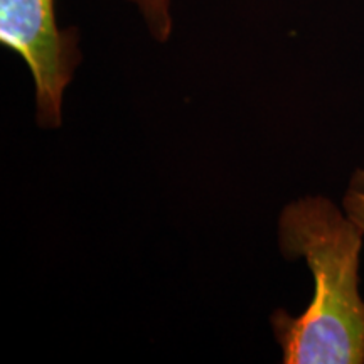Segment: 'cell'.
Listing matches in <instances>:
<instances>
[{"instance_id": "cell-1", "label": "cell", "mask_w": 364, "mask_h": 364, "mask_svg": "<svg viewBox=\"0 0 364 364\" xmlns=\"http://www.w3.org/2000/svg\"><path fill=\"white\" fill-rule=\"evenodd\" d=\"M364 233L324 196H304L279 218V245L307 263L314 295L306 311H277L272 329L285 364H363L364 297L359 287Z\"/></svg>"}, {"instance_id": "cell-3", "label": "cell", "mask_w": 364, "mask_h": 364, "mask_svg": "<svg viewBox=\"0 0 364 364\" xmlns=\"http://www.w3.org/2000/svg\"><path fill=\"white\" fill-rule=\"evenodd\" d=\"M139 9L140 16L147 24L150 36L157 43H166L171 38L172 27V0H127Z\"/></svg>"}, {"instance_id": "cell-2", "label": "cell", "mask_w": 364, "mask_h": 364, "mask_svg": "<svg viewBox=\"0 0 364 364\" xmlns=\"http://www.w3.org/2000/svg\"><path fill=\"white\" fill-rule=\"evenodd\" d=\"M0 43L29 68L39 127L59 129L65 91L81 63L78 31L58 26L54 0H0Z\"/></svg>"}, {"instance_id": "cell-4", "label": "cell", "mask_w": 364, "mask_h": 364, "mask_svg": "<svg viewBox=\"0 0 364 364\" xmlns=\"http://www.w3.org/2000/svg\"><path fill=\"white\" fill-rule=\"evenodd\" d=\"M344 213L364 233V166L354 172L343 199Z\"/></svg>"}]
</instances>
